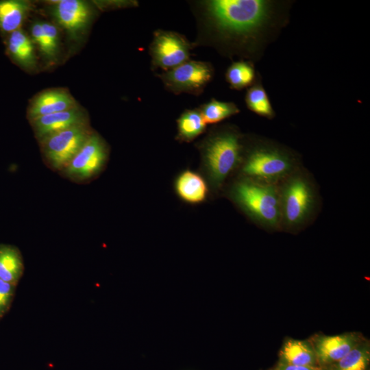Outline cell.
Wrapping results in <instances>:
<instances>
[{
    "label": "cell",
    "mask_w": 370,
    "mask_h": 370,
    "mask_svg": "<svg viewBox=\"0 0 370 370\" xmlns=\"http://www.w3.org/2000/svg\"><path fill=\"white\" fill-rule=\"evenodd\" d=\"M278 370H318L314 367L294 366L281 363Z\"/></svg>",
    "instance_id": "obj_26"
},
{
    "label": "cell",
    "mask_w": 370,
    "mask_h": 370,
    "mask_svg": "<svg viewBox=\"0 0 370 370\" xmlns=\"http://www.w3.org/2000/svg\"><path fill=\"white\" fill-rule=\"evenodd\" d=\"M93 130L89 123L80 124L40 140L42 156L48 166L61 172L86 143Z\"/></svg>",
    "instance_id": "obj_4"
},
{
    "label": "cell",
    "mask_w": 370,
    "mask_h": 370,
    "mask_svg": "<svg viewBox=\"0 0 370 370\" xmlns=\"http://www.w3.org/2000/svg\"><path fill=\"white\" fill-rule=\"evenodd\" d=\"M5 45L8 56L14 63L25 69L36 66L34 45L30 36L22 29L6 35Z\"/></svg>",
    "instance_id": "obj_15"
},
{
    "label": "cell",
    "mask_w": 370,
    "mask_h": 370,
    "mask_svg": "<svg viewBox=\"0 0 370 370\" xmlns=\"http://www.w3.org/2000/svg\"><path fill=\"white\" fill-rule=\"evenodd\" d=\"M24 269L19 251L10 245H0V279L15 284Z\"/></svg>",
    "instance_id": "obj_19"
},
{
    "label": "cell",
    "mask_w": 370,
    "mask_h": 370,
    "mask_svg": "<svg viewBox=\"0 0 370 370\" xmlns=\"http://www.w3.org/2000/svg\"><path fill=\"white\" fill-rule=\"evenodd\" d=\"M225 78L232 88L243 89L251 85L255 78L254 66L245 61L233 62L226 71Z\"/></svg>",
    "instance_id": "obj_21"
},
{
    "label": "cell",
    "mask_w": 370,
    "mask_h": 370,
    "mask_svg": "<svg viewBox=\"0 0 370 370\" xmlns=\"http://www.w3.org/2000/svg\"><path fill=\"white\" fill-rule=\"evenodd\" d=\"M206 125L199 108L186 110L177 120L176 138L180 142H191L206 131Z\"/></svg>",
    "instance_id": "obj_18"
},
{
    "label": "cell",
    "mask_w": 370,
    "mask_h": 370,
    "mask_svg": "<svg viewBox=\"0 0 370 370\" xmlns=\"http://www.w3.org/2000/svg\"><path fill=\"white\" fill-rule=\"evenodd\" d=\"M245 102L250 110L260 116L267 118L273 116V110L267 92L260 85H255L247 90Z\"/></svg>",
    "instance_id": "obj_23"
},
{
    "label": "cell",
    "mask_w": 370,
    "mask_h": 370,
    "mask_svg": "<svg viewBox=\"0 0 370 370\" xmlns=\"http://www.w3.org/2000/svg\"><path fill=\"white\" fill-rule=\"evenodd\" d=\"M207 24L223 36L244 37L256 31L269 14V4L259 0L201 2Z\"/></svg>",
    "instance_id": "obj_1"
},
{
    "label": "cell",
    "mask_w": 370,
    "mask_h": 370,
    "mask_svg": "<svg viewBox=\"0 0 370 370\" xmlns=\"http://www.w3.org/2000/svg\"><path fill=\"white\" fill-rule=\"evenodd\" d=\"M174 188L180 199L190 204L202 203L209 192L207 180L201 174L190 169H186L177 175Z\"/></svg>",
    "instance_id": "obj_14"
},
{
    "label": "cell",
    "mask_w": 370,
    "mask_h": 370,
    "mask_svg": "<svg viewBox=\"0 0 370 370\" xmlns=\"http://www.w3.org/2000/svg\"><path fill=\"white\" fill-rule=\"evenodd\" d=\"M86 123H88L86 114L78 106L30 121L35 136L39 141L53 134Z\"/></svg>",
    "instance_id": "obj_11"
},
{
    "label": "cell",
    "mask_w": 370,
    "mask_h": 370,
    "mask_svg": "<svg viewBox=\"0 0 370 370\" xmlns=\"http://www.w3.org/2000/svg\"><path fill=\"white\" fill-rule=\"evenodd\" d=\"M108 157L107 143L97 132L93 131L60 173L73 182H84L101 173L107 164Z\"/></svg>",
    "instance_id": "obj_6"
},
{
    "label": "cell",
    "mask_w": 370,
    "mask_h": 370,
    "mask_svg": "<svg viewBox=\"0 0 370 370\" xmlns=\"http://www.w3.org/2000/svg\"><path fill=\"white\" fill-rule=\"evenodd\" d=\"M213 74L210 63L189 60L158 77L164 87L175 95L187 93L198 96L212 80Z\"/></svg>",
    "instance_id": "obj_8"
},
{
    "label": "cell",
    "mask_w": 370,
    "mask_h": 370,
    "mask_svg": "<svg viewBox=\"0 0 370 370\" xmlns=\"http://www.w3.org/2000/svg\"><path fill=\"white\" fill-rule=\"evenodd\" d=\"M77 106L75 99L66 90L53 88L44 90L31 101L27 108V118H36L67 110Z\"/></svg>",
    "instance_id": "obj_13"
},
{
    "label": "cell",
    "mask_w": 370,
    "mask_h": 370,
    "mask_svg": "<svg viewBox=\"0 0 370 370\" xmlns=\"http://www.w3.org/2000/svg\"><path fill=\"white\" fill-rule=\"evenodd\" d=\"M32 5L25 0H0V32L8 35L21 29Z\"/></svg>",
    "instance_id": "obj_16"
},
{
    "label": "cell",
    "mask_w": 370,
    "mask_h": 370,
    "mask_svg": "<svg viewBox=\"0 0 370 370\" xmlns=\"http://www.w3.org/2000/svg\"><path fill=\"white\" fill-rule=\"evenodd\" d=\"M360 343L354 333L334 336H319L314 338L312 347L317 361L323 365H334Z\"/></svg>",
    "instance_id": "obj_12"
},
{
    "label": "cell",
    "mask_w": 370,
    "mask_h": 370,
    "mask_svg": "<svg viewBox=\"0 0 370 370\" xmlns=\"http://www.w3.org/2000/svg\"><path fill=\"white\" fill-rule=\"evenodd\" d=\"M43 34L44 45L40 53L49 62L56 60L60 52V34L59 30L54 24L41 21Z\"/></svg>",
    "instance_id": "obj_24"
},
{
    "label": "cell",
    "mask_w": 370,
    "mask_h": 370,
    "mask_svg": "<svg viewBox=\"0 0 370 370\" xmlns=\"http://www.w3.org/2000/svg\"><path fill=\"white\" fill-rule=\"evenodd\" d=\"M49 11L56 23L73 40L81 38L94 15L90 5L80 0H60L53 2Z\"/></svg>",
    "instance_id": "obj_10"
},
{
    "label": "cell",
    "mask_w": 370,
    "mask_h": 370,
    "mask_svg": "<svg viewBox=\"0 0 370 370\" xmlns=\"http://www.w3.org/2000/svg\"><path fill=\"white\" fill-rule=\"evenodd\" d=\"M191 43L183 35L171 31L158 29L149 46L153 69L169 71L190 60Z\"/></svg>",
    "instance_id": "obj_9"
},
{
    "label": "cell",
    "mask_w": 370,
    "mask_h": 370,
    "mask_svg": "<svg viewBox=\"0 0 370 370\" xmlns=\"http://www.w3.org/2000/svg\"><path fill=\"white\" fill-rule=\"evenodd\" d=\"M199 148L208 185L219 189L241 163L240 137L229 130L212 133L200 143Z\"/></svg>",
    "instance_id": "obj_2"
},
{
    "label": "cell",
    "mask_w": 370,
    "mask_h": 370,
    "mask_svg": "<svg viewBox=\"0 0 370 370\" xmlns=\"http://www.w3.org/2000/svg\"><path fill=\"white\" fill-rule=\"evenodd\" d=\"M370 354L367 345L359 343L334 363L333 370H366Z\"/></svg>",
    "instance_id": "obj_22"
},
{
    "label": "cell",
    "mask_w": 370,
    "mask_h": 370,
    "mask_svg": "<svg viewBox=\"0 0 370 370\" xmlns=\"http://www.w3.org/2000/svg\"><path fill=\"white\" fill-rule=\"evenodd\" d=\"M14 284L0 279V314L8 308L14 291Z\"/></svg>",
    "instance_id": "obj_25"
},
{
    "label": "cell",
    "mask_w": 370,
    "mask_h": 370,
    "mask_svg": "<svg viewBox=\"0 0 370 370\" xmlns=\"http://www.w3.org/2000/svg\"><path fill=\"white\" fill-rule=\"evenodd\" d=\"M293 169L292 160L278 150L257 148L249 153L243 163V177L258 182L275 184Z\"/></svg>",
    "instance_id": "obj_5"
},
{
    "label": "cell",
    "mask_w": 370,
    "mask_h": 370,
    "mask_svg": "<svg viewBox=\"0 0 370 370\" xmlns=\"http://www.w3.org/2000/svg\"><path fill=\"white\" fill-rule=\"evenodd\" d=\"M230 195L254 221L267 227H276L280 224V193L274 184L242 177L233 184Z\"/></svg>",
    "instance_id": "obj_3"
},
{
    "label": "cell",
    "mask_w": 370,
    "mask_h": 370,
    "mask_svg": "<svg viewBox=\"0 0 370 370\" xmlns=\"http://www.w3.org/2000/svg\"><path fill=\"white\" fill-rule=\"evenodd\" d=\"M206 124L219 123L239 112L238 107L232 102L212 99L199 108Z\"/></svg>",
    "instance_id": "obj_20"
},
{
    "label": "cell",
    "mask_w": 370,
    "mask_h": 370,
    "mask_svg": "<svg viewBox=\"0 0 370 370\" xmlns=\"http://www.w3.org/2000/svg\"><path fill=\"white\" fill-rule=\"evenodd\" d=\"M281 363L314 367L317 361L312 346L306 341L289 338L284 343L280 351Z\"/></svg>",
    "instance_id": "obj_17"
},
{
    "label": "cell",
    "mask_w": 370,
    "mask_h": 370,
    "mask_svg": "<svg viewBox=\"0 0 370 370\" xmlns=\"http://www.w3.org/2000/svg\"><path fill=\"white\" fill-rule=\"evenodd\" d=\"M281 221L288 227L304 223L314 205V195L311 184L299 175L287 180L280 195Z\"/></svg>",
    "instance_id": "obj_7"
}]
</instances>
